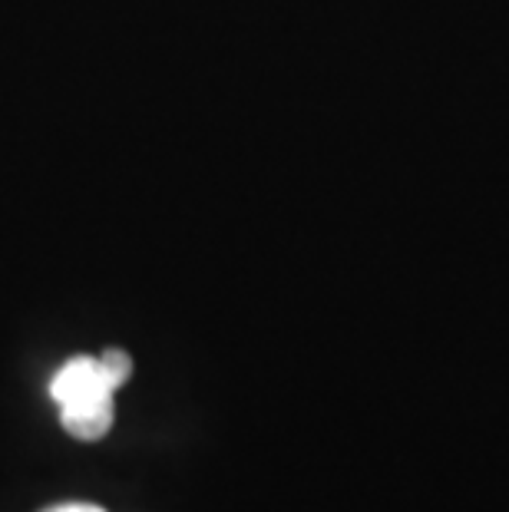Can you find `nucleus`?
<instances>
[{
  "label": "nucleus",
  "mask_w": 509,
  "mask_h": 512,
  "mask_svg": "<svg viewBox=\"0 0 509 512\" xmlns=\"http://www.w3.org/2000/svg\"><path fill=\"white\" fill-rule=\"evenodd\" d=\"M116 387L119 384L100 357H73L50 380V397L57 400L60 410H80L96 407V403H113Z\"/></svg>",
  "instance_id": "1"
},
{
  "label": "nucleus",
  "mask_w": 509,
  "mask_h": 512,
  "mask_svg": "<svg viewBox=\"0 0 509 512\" xmlns=\"http://www.w3.org/2000/svg\"><path fill=\"white\" fill-rule=\"evenodd\" d=\"M60 423L70 437L83 443L103 440L113 427V403H96V407H80V410H60Z\"/></svg>",
  "instance_id": "2"
},
{
  "label": "nucleus",
  "mask_w": 509,
  "mask_h": 512,
  "mask_svg": "<svg viewBox=\"0 0 509 512\" xmlns=\"http://www.w3.org/2000/svg\"><path fill=\"white\" fill-rule=\"evenodd\" d=\"M100 361L106 370H110V377L119 387H123L129 380V374H133V357H129L126 351H119V347H106V351L100 354Z\"/></svg>",
  "instance_id": "3"
},
{
  "label": "nucleus",
  "mask_w": 509,
  "mask_h": 512,
  "mask_svg": "<svg viewBox=\"0 0 509 512\" xmlns=\"http://www.w3.org/2000/svg\"><path fill=\"white\" fill-rule=\"evenodd\" d=\"M43 512H106L103 506H93V503H60V506H50Z\"/></svg>",
  "instance_id": "4"
}]
</instances>
